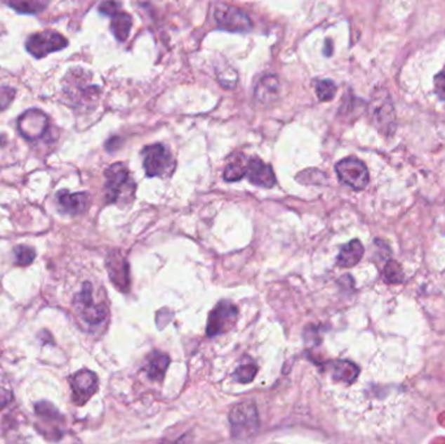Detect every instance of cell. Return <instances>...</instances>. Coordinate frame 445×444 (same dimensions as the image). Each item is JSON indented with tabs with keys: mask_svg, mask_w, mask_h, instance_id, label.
I'll return each mask as SVG.
<instances>
[{
	"mask_svg": "<svg viewBox=\"0 0 445 444\" xmlns=\"http://www.w3.org/2000/svg\"><path fill=\"white\" fill-rule=\"evenodd\" d=\"M106 200L108 204H131L135 193V183L123 163H115L105 172Z\"/></svg>",
	"mask_w": 445,
	"mask_h": 444,
	"instance_id": "cell-1",
	"label": "cell"
},
{
	"mask_svg": "<svg viewBox=\"0 0 445 444\" xmlns=\"http://www.w3.org/2000/svg\"><path fill=\"white\" fill-rule=\"evenodd\" d=\"M368 115L371 123L380 133L391 137L396 131V111L391 96L385 89H376L368 103Z\"/></svg>",
	"mask_w": 445,
	"mask_h": 444,
	"instance_id": "cell-2",
	"label": "cell"
},
{
	"mask_svg": "<svg viewBox=\"0 0 445 444\" xmlns=\"http://www.w3.org/2000/svg\"><path fill=\"white\" fill-rule=\"evenodd\" d=\"M230 425L232 436L249 438L254 436L259 429L258 409L253 401H242L236 404L230 412Z\"/></svg>",
	"mask_w": 445,
	"mask_h": 444,
	"instance_id": "cell-3",
	"label": "cell"
},
{
	"mask_svg": "<svg viewBox=\"0 0 445 444\" xmlns=\"http://www.w3.org/2000/svg\"><path fill=\"white\" fill-rule=\"evenodd\" d=\"M73 305L81 320L89 326H98L107 318V306L105 303L95 302L93 296V285L89 282L82 285L80 294L74 297Z\"/></svg>",
	"mask_w": 445,
	"mask_h": 444,
	"instance_id": "cell-4",
	"label": "cell"
},
{
	"mask_svg": "<svg viewBox=\"0 0 445 444\" xmlns=\"http://www.w3.org/2000/svg\"><path fill=\"white\" fill-rule=\"evenodd\" d=\"M336 174L341 183L354 190H362L368 185L370 175L364 162L354 157L340 160L336 164Z\"/></svg>",
	"mask_w": 445,
	"mask_h": 444,
	"instance_id": "cell-5",
	"label": "cell"
},
{
	"mask_svg": "<svg viewBox=\"0 0 445 444\" xmlns=\"http://www.w3.org/2000/svg\"><path fill=\"white\" fill-rule=\"evenodd\" d=\"M239 317L237 308L231 301L222 300L215 306L207 320V337L214 338L233 329Z\"/></svg>",
	"mask_w": 445,
	"mask_h": 444,
	"instance_id": "cell-6",
	"label": "cell"
},
{
	"mask_svg": "<svg viewBox=\"0 0 445 444\" xmlns=\"http://www.w3.org/2000/svg\"><path fill=\"white\" fill-rule=\"evenodd\" d=\"M25 46L27 51L34 58H45L48 53L65 48L68 46V41L58 32L45 30L29 37Z\"/></svg>",
	"mask_w": 445,
	"mask_h": 444,
	"instance_id": "cell-7",
	"label": "cell"
},
{
	"mask_svg": "<svg viewBox=\"0 0 445 444\" xmlns=\"http://www.w3.org/2000/svg\"><path fill=\"white\" fill-rule=\"evenodd\" d=\"M143 169L149 178L163 176L172 167V155L161 143L146 146L142 151Z\"/></svg>",
	"mask_w": 445,
	"mask_h": 444,
	"instance_id": "cell-8",
	"label": "cell"
},
{
	"mask_svg": "<svg viewBox=\"0 0 445 444\" xmlns=\"http://www.w3.org/2000/svg\"><path fill=\"white\" fill-rule=\"evenodd\" d=\"M98 377L91 370H80L71 377L72 399L77 405H85L98 390Z\"/></svg>",
	"mask_w": 445,
	"mask_h": 444,
	"instance_id": "cell-9",
	"label": "cell"
},
{
	"mask_svg": "<svg viewBox=\"0 0 445 444\" xmlns=\"http://www.w3.org/2000/svg\"><path fill=\"white\" fill-rule=\"evenodd\" d=\"M214 18L218 27L228 32H248L251 29V22L248 15L232 6H219L215 9Z\"/></svg>",
	"mask_w": 445,
	"mask_h": 444,
	"instance_id": "cell-10",
	"label": "cell"
},
{
	"mask_svg": "<svg viewBox=\"0 0 445 444\" xmlns=\"http://www.w3.org/2000/svg\"><path fill=\"white\" fill-rule=\"evenodd\" d=\"M18 132L27 140H38L48 129V119L41 110H27L18 117Z\"/></svg>",
	"mask_w": 445,
	"mask_h": 444,
	"instance_id": "cell-11",
	"label": "cell"
},
{
	"mask_svg": "<svg viewBox=\"0 0 445 444\" xmlns=\"http://www.w3.org/2000/svg\"><path fill=\"white\" fill-rule=\"evenodd\" d=\"M108 276L119 291L126 294L131 287V276H129V265L120 252H111L108 254L107 261Z\"/></svg>",
	"mask_w": 445,
	"mask_h": 444,
	"instance_id": "cell-12",
	"label": "cell"
},
{
	"mask_svg": "<svg viewBox=\"0 0 445 444\" xmlns=\"http://www.w3.org/2000/svg\"><path fill=\"white\" fill-rule=\"evenodd\" d=\"M246 176L249 178L250 183L257 187L270 189L277 184V178L272 169L257 157L248 159Z\"/></svg>",
	"mask_w": 445,
	"mask_h": 444,
	"instance_id": "cell-13",
	"label": "cell"
},
{
	"mask_svg": "<svg viewBox=\"0 0 445 444\" xmlns=\"http://www.w3.org/2000/svg\"><path fill=\"white\" fill-rule=\"evenodd\" d=\"M56 201L62 213L69 215L82 214L89 206V196L86 193H71L68 190L59 192Z\"/></svg>",
	"mask_w": 445,
	"mask_h": 444,
	"instance_id": "cell-14",
	"label": "cell"
},
{
	"mask_svg": "<svg viewBox=\"0 0 445 444\" xmlns=\"http://www.w3.org/2000/svg\"><path fill=\"white\" fill-rule=\"evenodd\" d=\"M279 90H280V85H279L277 76L267 74L259 81L254 91V96L262 105H271L279 97Z\"/></svg>",
	"mask_w": 445,
	"mask_h": 444,
	"instance_id": "cell-15",
	"label": "cell"
},
{
	"mask_svg": "<svg viewBox=\"0 0 445 444\" xmlns=\"http://www.w3.org/2000/svg\"><path fill=\"white\" fill-rule=\"evenodd\" d=\"M169 363H171V360H169L168 355L163 352L154 351L147 357L146 366H145L147 377L155 382L161 381L164 378V374L167 372V369H168Z\"/></svg>",
	"mask_w": 445,
	"mask_h": 444,
	"instance_id": "cell-16",
	"label": "cell"
},
{
	"mask_svg": "<svg viewBox=\"0 0 445 444\" xmlns=\"http://www.w3.org/2000/svg\"><path fill=\"white\" fill-rule=\"evenodd\" d=\"M365 253L364 245L359 240H352L344 245L338 257V266L349 268V267L356 266L357 263L362 259Z\"/></svg>",
	"mask_w": 445,
	"mask_h": 444,
	"instance_id": "cell-17",
	"label": "cell"
},
{
	"mask_svg": "<svg viewBox=\"0 0 445 444\" xmlns=\"http://www.w3.org/2000/svg\"><path fill=\"white\" fill-rule=\"evenodd\" d=\"M358 374L359 369L352 361L338 360L332 365V378L338 382L353 383Z\"/></svg>",
	"mask_w": 445,
	"mask_h": 444,
	"instance_id": "cell-18",
	"label": "cell"
},
{
	"mask_svg": "<svg viewBox=\"0 0 445 444\" xmlns=\"http://www.w3.org/2000/svg\"><path fill=\"white\" fill-rule=\"evenodd\" d=\"M132 24H133L132 18L124 12H119V13H116L115 16H112L111 30H112L117 41L125 42L128 39V37L131 34Z\"/></svg>",
	"mask_w": 445,
	"mask_h": 444,
	"instance_id": "cell-19",
	"label": "cell"
},
{
	"mask_svg": "<svg viewBox=\"0 0 445 444\" xmlns=\"http://www.w3.org/2000/svg\"><path fill=\"white\" fill-rule=\"evenodd\" d=\"M248 157L239 155L233 157L232 162L224 169V180L225 181H239L244 176H246V166H248Z\"/></svg>",
	"mask_w": 445,
	"mask_h": 444,
	"instance_id": "cell-20",
	"label": "cell"
},
{
	"mask_svg": "<svg viewBox=\"0 0 445 444\" xmlns=\"http://www.w3.org/2000/svg\"><path fill=\"white\" fill-rule=\"evenodd\" d=\"M36 416L39 419H42L45 424L50 422H60L62 421V414L59 413V410L55 408L53 404L47 403V401H39L36 405Z\"/></svg>",
	"mask_w": 445,
	"mask_h": 444,
	"instance_id": "cell-21",
	"label": "cell"
},
{
	"mask_svg": "<svg viewBox=\"0 0 445 444\" xmlns=\"http://www.w3.org/2000/svg\"><path fill=\"white\" fill-rule=\"evenodd\" d=\"M11 8L15 9L18 13H25V15H34L38 12H42L47 7L46 1H36V0H30V1H11L8 3Z\"/></svg>",
	"mask_w": 445,
	"mask_h": 444,
	"instance_id": "cell-22",
	"label": "cell"
},
{
	"mask_svg": "<svg viewBox=\"0 0 445 444\" xmlns=\"http://www.w3.org/2000/svg\"><path fill=\"white\" fill-rule=\"evenodd\" d=\"M383 279L390 285H397V283L404 282L405 275H404L400 263H397L396 261H387L383 268Z\"/></svg>",
	"mask_w": 445,
	"mask_h": 444,
	"instance_id": "cell-23",
	"label": "cell"
},
{
	"mask_svg": "<svg viewBox=\"0 0 445 444\" xmlns=\"http://www.w3.org/2000/svg\"><path fill=\"white\" fill-rule=\"evenodd\" d=\"M315 91H317V96L321 102H330L335 98L338 86L332 80H321L318 81V84L315 86Z\"/></svg>",
	"mask_w": 445,
	"mask_h": 444,
	"instance_id": "cell-24",
	"label": "cell"
},
{
	"mask_svg": "<svg viewBox=\"0 0 445 444\" xmlns=\"http://www.w3.org/2000/svg\"><path fill=\"white\" fill-rule=\"evenodd\" d=\"M258 367L254 364L241 365L233 373V381L237 383H250L254 381Z\"/></svg>",
	"mask_w": 445,
	"mask_h": 444,
	"instance_id": "cell-25",
	"label": "cell"
},
{
	"mask_svg": "<svg viewBox=\"0 0 445 444\" xmlns=\"http://www.w3.org/2000/svg\"><path fill=\"white\" fill-rule=\"evenodd\" d=\"M15 257L18 266H27L36 258V250L27 245H20L15 248Z\"/></svg>",
	"mask_w": 445,
	"mask_h": 444,
	"instance_id": "cell-26",
	"label": "cell"
},
{
	"mask_svg": "<svg viewBox=\"0 0 445 444\" xmlns=\"http://www.w3.org/2000/svg\"><path fill=\"white\" fill-rule=\"evenodd\" d=\"M15 89L8 86H0V111L6 110L15 98Z\"/></svg>",
	"mask_w": 445,
	"mask_h": 444,
	"instance_id": "cell-27",
	"label": "cell"
},
{
	"mask_svg": "<svg viewBox=\"0 0 445 444\" xmlns=\"http://www.w3.org/2000/svg\"><path fill=\"white\" fill-rule=\"evenodd\" d=\"M120 4L116 1H105L99 6V12L107 16H115L116 13H119Z\"/></svg>",
	"mask_w": 445,
	"mask_h": 444,
	"instance_id": "cell-28",
	"label": "cell"
},
{
	"mask_svg": "<svg viewBox=\"0 0 445 444\" xmlns=\"http://www.w3.org/2000/svg\"><path fill=\"white\" fill-rule=\"evenodd\" d=\"M435 91H437V97L445 100V71L437 73L435 76Z\"/></svg>",
	"mask_w": 445,
	"mask_h": 444,
	"instance_id": "cell-29",
	"label": "cell"
},
{
	"mask_svg": "<svg viewBox=\"0 0 445 444\" xmlns=\"http://www.w3.org/2000/svg\"><path fill=\"white\" fill-rule=\"evenodd\" d=\"M11 399H12L11 391L6 390V388H0V410L8 405Z\"/></svg>",
	"mask_w": 445,
	"mask_h": 444,
	"instance_id": "cell-30",
	"label": "cell"
},
{
	"mask_svg": "<svg viewBox=\"0 0 445 444\" xmlns=\"http://www.w3.org/2000/svg\"><path fill=\"white\" fill-rule=\"evenodd\" d=\"M161 444H189L185 442V438H181V439H178V440H175V442H168V443H161Z\"/></svg>",
	"mask_w": 445,
	"mask_h": 444,
	"instance_id": "cell-31",
	"label": "cell"
}]
</instances>
